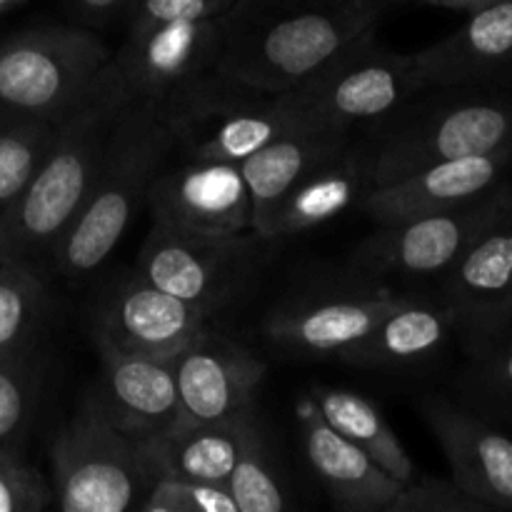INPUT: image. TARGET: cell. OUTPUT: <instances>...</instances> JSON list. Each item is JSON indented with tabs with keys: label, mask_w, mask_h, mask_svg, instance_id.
Returning <instances> with one entry per match:
<instances>
[{
	"label": "cell",
	"mask_w": 512,
	"mask_h": 512,
	"mask_svg": "<svg viewBox=\"0 0 512 512\" xmlns=\"http://www.w3.org/2000/svg\"><path fill=\"white\" fill-rule=\"evenodd\" d=\"M375 25L378 15L348 0H238L225 15L220 70L285 93Z\"/></svg>",
	"instance_id": "1"
},
{
	"label": "cell",
	"mask_w": 512,
	"mask_h": 512,
	"mask_svg": "<svg viewBox=\"0 0 512 512\" xmlns=\"http://www.w3.org/2000/svg\"><path fill=\"white\" fill-rule=\"evenodd\" d=\"M170 155L175 153L168 123L148 108L123 105L88 200L50 250L60 275L83 280L103 268L148 203L150 185Z\"/></svg>",
	"instance_id": "2"
},
{
	"label": "cell",
	"mask_w": 512,
	"mask_h": 512,
	"mask_svg": "<svg viewBox=\"0 0 512 512\" xmlns=\"http://www.w3.org/2000/svg\"><path fill=\"white\" fill-rule=\"evenodd\" d=\"M120 110L123 103L103 75L100 93L60 125L50 153L0 218V260L33 263L53 250L93 190Z\"/></svg>",
	"instance_id": "3"
},
{
	"label": "cell",
	"mask_w": 512,
	"mask_h": 512,
	"mask_svg": "<svg viewBox=\"0 0 512 512\" xmlns=\"http://www.w3.org/2000/svg\"><path fill=\"white\" fill-rule=\"evenodd\" d=\"M383 120L373 153V188L443 160L512 148V95L505 88H430Z\"/></svg>",
	"instance_id": "4"
},
{
	"label": "cell",
	"mask_w": 512,
	"mask_h": 512,
	"mask_svg": "<svg viewBox=\"0 0 512 512\" xmlns=\"http://www.w3.org/2000/svg\"><path fill=\"white\" fill-rule=\"evenodd\" d=\"M113 50L83 25H38L0 38V108L63 125L103 88Z\"/></svg>",
	"instance_id": "5"
},
{
	"label": "cell",
	"mask_w": 512,
	"mask_h": 512,
	"mask_svg": "<svg viewBox=\"0 0 512 512\" xmlns=\"http://www.w3.org/2000/svg\"><path fill=\"white\" fill-rule=\"evenodd\" d=\"M423 90L415 53L383 48L370 30L308 80L280 93V103L295 123L355 133L358 125L383 123Z\"/></svg>",
	"instance_id": "6"
},
{
	"label": "cell",
	"mask_w": 512,
	"mask_h": 512,
	"mask_svg": "<svg viewBox=\"0 0 512 512\" xmlns=\"http://www.w3.org/2000/svg\"><path fill=\"white\" fill-rule=\"evenodd\" d=\"M55 503L65 512L138 510L150 473L138 440L118 428L93 393L50 448Z\"/></svg>",
	"instance_id": "7"
},
{
	"label": "cell",
	"mask_w": 512,
	"mask_h": 512,
	"mask_svg": "<svg viewBox=\"0 0 512 512\" xmlns=\"http://www.w3.org/2000/svg\"><path fill=\"white\" fill-rule=\"evenodd\" d=\"M225 15L213 20H178L128 38L105 65V83L123 105H140L165 118L188 90L220 68Z\"/></svg>",
	"instance_id": "8"
},
{
	"label": "cell",
	"mask_w": 512,
	"mask_h": 512,
	"mask_svg": "<svg viewBox=\"0 0 512 512\" xmlns=\"http://www.w3.org/2000/svg\"><path fill=\"white\" fill-rule=\"evenodd\" d=\"M163 120L180 160L223 163H243L290 125H298L280 103V93L253 88L220 68L188 90Z\"/></svg>",
	"instance_id": "9"
},
{
	"label": "cell",
	"mask_w": 512,
	"mask_h": 512,
	"mask_svg": "<svg viewBox=\"0 0 512 512\" xmlns=\"http://www.w3.org/2000/svg\"><path fill=\"white\" fill-rule=\"evenodd\" d=\"M508 218L503 185L468 205L378 225L355 250V268L368 278H433L465 253L485 230Z\"/></svg>",
	"instance_id": "10"
},
{
	"label": "cell",
	"mask_w": 512,
	"mask_h": 512,
	"mask_svg": "<svg viewBox=\"0 0 512 512\" xmlns=\"http://www.w3.org/2000/svg\"><path fill=\"white\" fill-rule=\"evenodd\" d=\"M253 238H200L153 223L135 273L180 300L218 310L228 303L250 270Z\"/></svg>",
	"instance_id": "11"
},
{
	"label": "cell",
	"mask_w": 512,
	"mask_h": 512,
	"mask_svg": "<svg viewBox=\"0 0 512 512\" xmlns=\"http://www.w3.org/2000/svg\"><path fill=\"white\" fill-rule=\"evenodd\" d=\"M145 208L153 223L200 238L253 233V210L240 163L180 160L173 168L165 165L150 185Z\"/></svg>",
	"instance_id": "12"
},
{
	"label": "cell",
	"mask_w": 512,
	"mask_h": 512,
	"mask_svg": "<svg viewBox=\"0 0 512 512\" xmlns=\"http://www.w3.org/2000/svg\"><path fill=\"white\" fill-rule=\"evenodd\" d=\"M210 318L213 310L175 298L133 273L100 298L93 335L125 353L175 360L210 333Z\"/></svg>",
	"instance_id": "13"
},
{
	"label": "cell",
	"mask_w": 512,
	"mask_h": 512,
	"mask_svg": "<svg viewBox=\"0 0 512 512\" xmlns=\"http://www.w3.org/2000/svg\"><path fill=\"white\" fill-rule=\"evenodd\" d=\"M443 305L455 328L495 343L512 323V218L473 240L445 270Z\"/></svg>",
	"instance_id": "14"
},
{
	"label": "cell",
	"mask_w": 512,
	"mask_h": 512,
	"mask_svg": "<svg viewBox=\"0 0 512 512\" xmlns=\"http://www.w3.org/2000/svg\"><path fill=\"white\" fill-rule=\"evenodd\" d=\"M512 165V148L425 165L388 185H375L360 210L378 225L468 205L495 193Z\"/></svg>",
	"instance_id": "15"
},
{
	"label": "cell",
	"mask_w": 512,
	"mask_h": 512,
	"mask_svg": "<svg viewBox=\"0 0 512 512\" xmlns=\"http://www.w3.org/2000/svg\"><path fill=\"white\" fill-rule=\"evenodd\" d=\"M398 303L400 295L385 285L330 298H305L270 313L265 335L290 353L343 358Z\"/></svg>",
	"instance_id": "16"
},
{
	"label": "cell",
	"mask_w": 512,
	"mask_h": 512,
	"mask_svg": "<svg viewBox=\"0 0 512 512\" xmlns=\"http://www.w3.org/2000/svg\"><path fill=\"white\" fill-rule=\"evenodd\" d=\"M425 88H512V0H488L440 43L415 53Z\"/></svg>",
	"instance_id": "17"
},
{
	"label": "cell",
	"mask_w": 512,
	"mask_h": 512,
	"mask_svg": "<svg viewBox=\"0 0 512 512\" xmlns=\"http://www.w3.org/2000/svg\"><path fill=\"white\" fill-rule=\"evenodd\" d=\"M180 410L200 423H228L255 408L265 363L243 345L205 333L173 360Z\"/></svg>",
	"instance_id": "18"
},
{
	"label": "cell",
	"mask_w": 512,
	"mask_h": 512,
	"mask_svg": "<svg viewBox=\"0 0 512 512\" xmlns=\"http://www.w3.org/2000/svg\"><path fill=\"white\" fill-rule=\"evenodd\" d=\"M463 493L488 510H512V440L443 398L420 405Z\"/></svg>",
	"instance_id": "19"
},
{
	"label": "cell",
	"mask_w": 512,
	"mask_h": 512,
	"mask_svg": "<svg viewBox=\"0 0 512 512\" xmlns=\"http://www.w3.org/2000/svg\"><path fill=\"white\" fill-rule=\"evenodd\" d=\"M103 363V378L93 390L100 408L130 438L140 440L183 415L173 360H155L118 350L93 335Z\"/></svg>",
	"instance_id": "20"
},
{
	"label": "cell",
	"mask_w": 512,
	"mask_h": 512,
	"mask_svg": "<svg viewBox=\"0 0 512 512\" xmlns=\"http://www.w3.org/2000/svg\"><path fill=\"white\" fill-rule=\"evenodd\" d=\"M300 425L305 458L335 508L348 512H393L405 483L385 473L365 450L335 433L320 418L310 398L300 405Z\"/></svg>",
	"instance_id": "21"
},
{
	"label": "cell",
	"mask_w": 512,
	"mask_h": 512,
	"mask_svg": "<svg viewBox=\"0 0 512 512\" xmlns=\"http://www.w3.org/2000/svg\"><path fill=\"white\" fill-rule=\"evenodd\" d=\"M348 130L323 128V125H290L288 130L255 150L240 163L253 210V233L268 240L275 210L283 203L285 193L303 178L310 168L333 158L353 143Z\"/></svg>",
	"instance_id": "22"
},
{
	"label": "cell",
	"mask_w": 512,
	"mask_h": 512,
	"mask_svg": "<svg viewBox=\"0 0 512 512\" xmlns=\"http://www.w3.org/2000/svg\"><path fill=\"white\" fill-rule=\"evenodd\" d=\"M373 188V153L360 143H350L333 158L310 168L285 193L275 210L268 240H285L320 228L343 213L360 208Z\"/></svg>",
	"instance_id": "23"
},
{
	"label": "cell",
	"mask_w": 512,
	"mask_h": 512,
	"mask_svg": "<svg viewBox=\"0 0 512 512\" xmlns=\"http://www.w3.org/2000/svg\"><path fill=\"white\" fill-rule=\"evenodd\" d=\"M250 410L228 423H200L180 415L158 433L140 438V455L153 478H183L228 485Z\"/></svg>",
	"instance_id": "24"
},
{
	"label": "cell",
	"mask_w": 512,
	"mask_h": 512,
	"mask_svg": "<svg viewBox=\"0 0 512 512\" xmlns=\"http://www.w3.org/2000/svg\"><path fill=\"white\" fill-rule=\"evenodd\" d=\"M453 328V318L443 303L400 298V303L340 360L358 368H410L435 358Z\"/></svg>",
	"instance_id": "25"
},
{
	"label": "cell",
	"mask_w": 512,
	"mask_h": 512,
	"mask_svg": "<svg viewBox=\"0 0 512 512\" xmlns=\"http://www.w3.org/2000/svg\"><path fill=\"white\" fill-rule=\"evenodd\" d=\"M310 400L318 408L320 418L335 433H340L345 440H350L360 450H365L395 480L408 485L423 475L418 473V465L410 458L408 450L403 448L398 433L390 428V423L380 413L378 405L370 403L358 390L318 385L310 393Z\"/></svg>",
	"instance_id": "26"
},
{
	"label": "cell",
	"mask_w": 512,
	"mask_h": 512,
	"mask_svg": "<svg viewBox=\"0 0 512 512\" xmlns=\"http://www.w3.org/2000/svg\"><path fill=\"white\" fill-rule=\"evenodd\" d=\"M58 130L50 120L0 108V218L50 153Z\"/></svg>",
	"instance_id": "27"
},
{
	"label": "cell",
	"mask_w": 512,
	"mask_h": 512,
	"mask_svg": "<svg viewBox=\"0 0 512 512\" xmlns=\"http://www.w3.org/2000/svg\"><path fill=\"white\" fill-rule=\"evenodd\" d=\"M45 285L33 263L0 260V358L30 353L45 315Z\"/></svg>",
	"instance_id": "28"
},
{
	"label": "cell",
	"mask_w": 512,
	"mask_h": 512,
	"mask_svg": "<svg viewBox=\"0 0 512 512\" xmlns=\"http://www.w3.org/2000/svg\"><path fill=\"white\" fill-rule=\"evenodd\" d=\"M228 490L238 505V512H283L288 508V498L270 463L268 445H265L255 408L245 418L243 443H240L238 460L228 478Z\"/></svg>",
	"instance_id": "29"
},
{
	"label": "cell",
	"mask_w": 512,
	"mask_h": 512,
	"mask_svg": "<svg viewBox=\"0 0 512 512\" xmlns=\"http://www.w3.org/2000/svg\"><path fill=\"white\" fill-rule=\"evenodd\" d=\"M40 398V373L30 353L0 358V450L18 453Z\"/></svg>",
	"instance_id": "30"
},
{
	"label": "cell",
	"mask_w": 512,
	"mask_h": 512,
	"mask_svg": "<svg viewBox=\"0 0 512 512\" xmlns=\"http://www.w3.org/2000/svg\"><path fill=\"white\" fill-rule=\"evenodd\" d=\"M140 512H238L228 485L198 483L183 478H153Z\"/></svg>",
	"instance_id": "31"
},
{
	"label": "cell",
	"mask_w": 512,
	"mask_h": 512,
	"mask_svg": "<svg viewBox=\"0 0 512 512\" xmlns=\"http://www.w3.org/2000/svg\"><path fill=\"white\" fill-rule=\"evenodd\" d=\"M53 490L20 453L0 450V512H40L50 505Z\"/></svg>",
	"instance_id": "32"
},
{
	"label": "cell",
	"mask_w": 512,
	"mask_h": 512,
	"mask_svg": "<svg viewBox=\"0 0 512 512\" xmlns=\"http://www.w3.org/2000/svg\"><path fill=\"white\" fill-rule=\"evenodd\" d=\"M393 512H488V508L463 493L455 480L420 475L413 483L403 485Z\"/></svg>",
	"instance_id": "33"
},
{
	"label": "cell",
	"mask_w": 512,
	"mask_h": 512,
	"mask_svg": "<svg viewBox=\"0 0 512 512\" xmlns=\"http://www.w3.org/2000/svg\"><path fill=\"white\" fill-rule=\"evenodd\" d=\"M238 0H135L128 10L130 28L143 30L178 20H213L223 18Z\"/></svg>",
	"instance_id": "34"
},
{
	"label": "cell",
	"mask_w": 512,
	"mask_h": 512,
	"mask_svg": "<svg viewBox=\"0 0 512 512\" xmlns=\"http://www.w3.org/2000/svg\"><path fill=\"white\" fill-rule=\"evenodd\" d=\"M480 380L500 398H512V343L488 350L480 365Z\"/></svg>",
	"instance_id": "35"
},
{
	"label": "cell",
	"mask_w": 512,
	"mask_h": 512,
	"mask_svg": "<svg viewBox=\"0 0 512 512\" xmlns=\"http://www.w3.org/2000/svg\"><path fill=\"white\" fill-rule=\"evenodd\" d=\"M135 0H68V8L73 10L75 18L88 25L108 23L115 15L128 13Z\"/></svg>",
	"instance_id": "36"
},
{
	"label": "cell",
	"mask_w": 512,
	"mask_h": 512,
	"mask_svg": "<svg viewBox=\"0 0 512 512\" xmlns=\"http://www.w3.org/2000/svg\"><path fill=\"white\" fill-rule=\"evenodd\" d=\"M423 3L438 5V8L455 10V13H473L475 8L485 5V3H488V0H423Z\"/></svg>",
	"instance_id": "37"
},
{
	"label": "cell",
	"mask_w": 512,
	"mask_h": 512,
	"mask_svg": "<svg viewBox=\"0 0 512 512\" xmlns=\"http://www.w3.org/2000/svg\"><path fill=\"white\" fill-rule=\"evenodd\" d=\"M348 3L360 5V8H365V10H370V13L380 15V10L388 8V5H393L395 0H348Z\"/></svg>",
	"instance_id": "38"
},
{
	"label": "cell",
	"mask_w": 512,
	"mask_h": 512,
	"mask_svg": "<svg viewBox=\"0 0 512 512\" xmlns=\"http://www.w3.org/2000/svg\"><path fill=\"white\" fill-rule=\"evenodd\" d=\"M25 0H0V15L10 13V10H15L18 5H23Z\"/></svg>",
	"instance_id": "39"
},
{
	"label": "cell",
	"mask_w": 512,
	"mask_h": 512,
	"mask_svg": "<svg viewBox=\"0 0 512 512\" xmlns=\"http://www.w3.org/2000/svg\"><path fill=\"white\" fill-rule=\"evenodd\" d=\"M503 195H505V208H508V215L512 218V185H503Z\"/></svg>",
	"instance_id": "40"
}]
</instances>
